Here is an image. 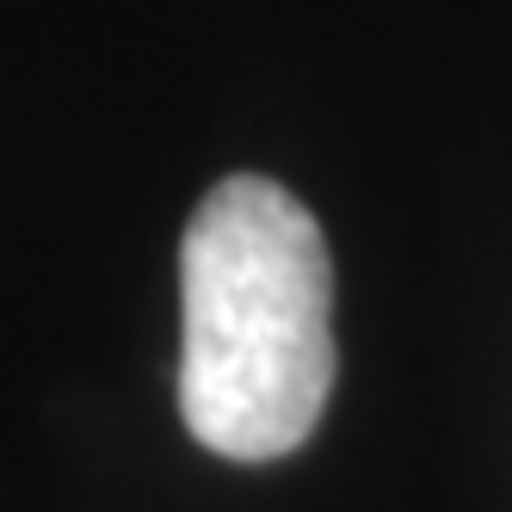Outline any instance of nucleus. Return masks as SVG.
Listing matches in <instances>:
<instances>
[{"label":"nucleus","mask_w":512,"mask_h":512,"mask_svg":"<svg viewBox=\"0 0 512 512\" xmlns=\"http://www.w3.org/2000/svg\"><path fill=\"white\" fill-rule=\"evenodd\" d=\"M334 260L278 179L210 186L179 241V414L229 463L290 457L334 395Z\"/></svg>","instance_id":"f257e3e1"}]
</instances>
